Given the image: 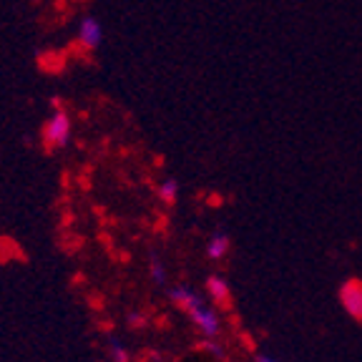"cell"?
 <instances>
[{"instance_id": "1", "label": "cell", "mask_w": 362, "mask_h": 362, "mask_svg": "<svg viewBox=\"0 0 362 362\" xmlns=\"http://www.w3.org/2000/svg\"><path fill=\"white\" fill-rule=\"evenodd\" d=\"M71 134H74V124H71V116H68L63 108H56L51 113V119L45 121L43 131H40V139H43L45 148L48 151H56V148L68 146L71 141Z\"/></svg>"}, {"instance_id": "2", "label": "cell", "mask_w": 362, "mask_h": 362, "mask_svg": "<svg viewBox=\"0 0 362 362\" xmlns=\"http://www.w3.org/2000/svg\"><path fill=\"white\" fill-rule=\"evenodd\" d=\"M339 302L355 317L357 322H362V282L360 279H347L342 287H339Z\"/></svg>"}, {"instance_id": "3", "label": "cell", "mask_w": 362, "mask_h": 362, "mask_svg": "<svg viewBox=\"0 0 362 362\" xmlns=\"http://www.w3.org/2000/svg\"><path fill=\"white\" fill-rule=\"evenodd\" d=\"M78 43L83 45L86 51H96L98 45L103 43V25L93 16L81 18V23H78Z\"/></svg>"}, {"instance_id": "4", "label": "cell", "mask_w": 362, "mask_h": 362, "mask_svg": "<svg viewBox=\"0 0 362 362\" xmlns=\"http://www.w3.org/2000/svg\"><path fill=\"white\" fill-rule=\"evenodd\" d=\"M189 317H192V322L197 325V327L202 329L204 334H209V337L219 334V317H216V312H214V310L199 307V310H194Z\"/></svg>"}, {"instance_id": "5", "label": "cell", "mask_w": 362, "mask_h": 362, "mask_svg": "<svg viewBox=\"0 0 362 362\" xmlns=\"http://www.w3.org/2000/svg\"><path fill=\"white\" fill-rule=\"evenodd\" d=\"M169 297H171V302H176V305H179L181 310L187 312V315H192L194 310H199V307H202V300H199V294H194L192 289H187V287L171 289Z\"/></svg>"}, {"instance_id": "6", "label": "cell", "mask_w": 362, "mask_h": 362, "mask_svg": "<svg viewBox=\"0 0 362 362\" xmlns=\"http://www.w3.org/2000/svg\"><path fill=\"white\" fill-rule=\"evenodd\" d=\"M206 287H209V292L214 294V300L221 302V307H224V310H229V307H232V300H229V289H226L224 279L209 277V279H206Z\"/></svg>"}, {"instance_id": "7", "label": "cell", "mask_w": 362, "mask_h": 362, "mask_svg": "<svg viewBox=\"0 0 362 362\" xmlns=\"http://www.w3.org/2000/svg\"><path fill=\"white\" fill-rule=\"evenodd\" d=\"M156 194H158V199H161V202L171 206V204L176 202V197H179V181H176V179H164L161 184H158Z\"/></svg>"}, {"instance_id": "8", "label": "cell", "mask_w": 362, "mask_h": 362, "mask_svg": "<svg viewBox=\"0 0 362 362\" xmlns=\"http://www.w3.org/2000/svg\"><path fill=\"white\" fill-rule=\"evenodd\" d=\"M226 249H229V237H226L224 232H219V234H214L211 237V242H209V257L211 259H219V257H224L226 255Z\"/></svg>"}, {"instance_id": "9", "label": "cell", "mask_w": 362, "mask_h": 362, "mask_svg": "<svg viewBox=\"0 0 362 362\" xmlns=\"http://www.w3.org/2000/svg\"><path fill=\"white\" fill-rule=\"evenodd\" d=\"M151 274H153V279H156L158 284H164V279H166V274H164V267H161V262H158L153 255H151Z\"/></svg>"}, {"instance_id": "10", "label": "cell", "mask_w": 362, "mask_h": 362, "mask_svg": "<svg viewBox=\"0 0 362 362\" xmlns=\"http://www.w3.org/2000/svg\"><path fill=\"white\" fill-rule=\"evenodd\" d=\"M111 355H113V360H116V362H129V355H126V350L113 337H111Z\"/></svg>"}, {"instance_id": "11", "label": "cell", "mask_w": 362, "mask_h": 362, "mask_svg": "<svg viewBox=\"0 0 362 362\" xmlns=\"http://www.w3.org/2000/svg\"><path fill=\"white\" fill-rule=\"evenodd\" d=\"M197 350H209V352H214L216 357H221V350L214 345V342H199V345H197Z\"/></svg>"}, {"instance_id": "12", "label": "cell", "mask_w": 362, "mask_h": 362, "mask_svg": "<svg viewBox=\"0 0 362 362\" xmlns=\"http://www.w3.org/2000/svg\"><path fill=\"white\" fill-rule=\"evenodd\" d=\"M129 325H131V327H141V325H144V317L141 315H139V317H136V315H129Z\"/></svg>"}, {"instance_id": "13", "label": "cell", "mask_w": 362, "mask_h": 362, "mask_svg": "<svg viewBox=\"0 0 362 362\" xmlns=\"http://www.w3.org/2000/svg\"><path fill=\"white\" fill-rule=\"evenodd\" d=\"M257 362H272V360H267V357H257Z\"/></svg>"}]
</instances>
